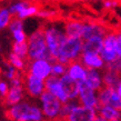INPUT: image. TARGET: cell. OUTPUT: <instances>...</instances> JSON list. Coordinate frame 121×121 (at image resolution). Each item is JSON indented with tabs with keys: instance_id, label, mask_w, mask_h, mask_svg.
<instances>
[{
	"instance_id": "6da1fadb",
	"label": "cell",
	"mask_w": 121,
	"mask_h": 121,
	"mask_svg": "<svg viewBox=\"0 0 121 121\" xmlns=\"http://www.w3.org/2000/svg\"><path fill=\"white\" fill-rule=\"evenodd\" d=\"M8 118L12 121H43L44 114L40 106L29 101H23L9 107Z\"/></svg>"
},
{
	"instance_id": "7a4b0ae2",
	"label": "cell",
	"mask_w": 121,
	"mask_h": 121,
	"mask_svg": "<svg viewBox=\"0 0 121 121\" xmlns=\"http://www.w3.org/2000/svg\"><path fill=\"white\" fill-rule=\"evenodd\" d=\"M28 44H29V53H28L29 60L47 59L51 63L57 62L56 58L51 55L47 46L43 29H38L33 31L28 37Z\"/></svg>"
},
{
	"instance_id": "3957f363",
	"label": "cell",
	"mask_w": 121,
	"mask_h": 121,
	"mask_svg": "<svg viewBox=\"0 0 121 121\" xmlns=\"http://www.w3.org/2000/svg\"><path fill=\"white\" fill-rule=\"evenodd\" d=\"M82 52H83V39L78 37H68L56 59L58 62L65 63L68 66L72 61L80 60Z\"/></svg>"
},
{
	"instance_id": "277c9868",
	"label": "cell",
	"mask_w": 121,
	"mask_h": 121,
	"mask_svg": "<svg viewBox=\"0 0 121 121\" xmlns=\"http://www.w3.org/2000/svg\"><path fill=\"white\" fill-rule=\"evenodd\" d=\"M43 31L48 48L51 52V55L55 58H57L62 44L66 42L67 38H68L66 31H65V28L62 29L57 26H48L43 29Z\"/></svg>"
},
{
	"instance_id": "5b68a950",
	"label": "cell",
	"mask_w": 121,
	"mask_h": 121,
	"mask_svg": "<svg viewBox=\"0 0 121 121\" xmlns=\"http://www.w3.org/2000/svg\"><path fill=\"white\" fill-rule=\"evenodd\" d=\"M39 102H40V107L46 119L56 120V119L60 118V112H61V108H62L63 103L56 95H52L51 92L46 90L40 95Z\"/></svg>"
},
{
	"instance_id": "8992f818",
	"label": "cell",
	"mask_w": 121,
	"mask_h": 121,
	"mask_svg": "<svg viewBox=\"0 0 121 121\" xmlns=\"http://www.w3.org/2000/svg\"><path fill=\"white\" fill-rule=\"evenodd\" d=\"M78 99L82 106L88 107V108L98 109L100 106L98 91L90 88L86 83V81L79 82V98Z\"/></svg>"
},
{
	"instance_id": "52a82bcc",
	"label": "cell",
	"mask_w": 121,
	"mask_h": 121,
	"mask_svg": "<svg viewBox=\"0 0 121 121\" xmlns=\"http://www.w3.org/2000/svg\"><path fill=\"white\" fill-rule=\"evenodd\" d=\"M100 55L106 62V66L119 58L117 51V32H108L103 40Z\"/></svg>"
},
{
	"instance_id": "ba28073f",
	"label": "cell",
	"mask_w": 121,
	"mask_h": 121,
	"mask_svg": "<svg viewBox=\"0 0 121 121\" xmlns=\"http://www.w3.org/2000/svg\"><path fill=\"white\" fill-rule=\"evenodd\" d=\"M100 106H110L118 110H121V95L118 93L116 88L103 87L98 91Z\"/></svg>"
},
{
	"instance_id": "9c48e42d",
	"label": "cell",
	"mask_w": 121,
	"mask_h": 121,
	"mask_svg": "<svg viewBox=\"0 0 121 121\" xmlns=\"http://www.w3.org/2000/svg\"><path fill=\"white\" fill-rule=\"evenodd\" d=\"M28 72L40 79H48L52 74V63L47 59L30 60Z\"/></svg>"
},
{
	"instance_id": "30bf717a",
	"label": "cell",
	"mask_w": 121,
	"mask_h": 121,
	"mask_svg": "<svg viewBox=\"0 0 121 121\" xmlns=\"http://www.w3.org/2000/svg\"><path fill=\"white\" fill-rule=\"evenodd\" d=\"M25 90L31 98H40V95L46 91V80L28 72L25 79Z\"/></svg>"
},
{
	"instance_id": "8fae6325",
	"label": "cell",
	"mask_w": 121,
	"mask_h": 121,
	"mask_svg": "<svg viewBox=\"0 0 121 121\" xmlns=\"http://www.w3.org/2000/svg\"><path fill=\"white\" fill-rule=\"evenodd\" d=\"M46 90L56 95L62 103H66L70 100L69 95L60 81V77H56L51 74L48 79H46Z\"/></svg>"
},
{
	"instance_id": "7c38bea8",
	"label": "cell",
	"mask_w": 121,
	"mask_h": 121,
	"mask_svg": "<svg viewBox=\"0 0 121 121\" xmlns=\"http://www.w3.org/2000/svg\"><path fill=\"white\" fill-rule=\"evenodd\" d=\"M97 116H98L97 109H92L80 104L69 116H67L65 121H93Z\"/></svg>"
},
{
	"instance_id": "4fadbf2b",
	"label": "cell",
	"mask_w": 121,
	"mask_h": 121,
	"mask_svg": "<svg viewBox=\"0 0 121 121\" xmlns=\"http://www.w3.org/2000/svg\"><path fill=\"white\" fill-rule=\"evenodd\" d=\"M80 61L88 69L102 70L106 68V62L102 59L101 55L95 53V52H82L80 57Z\"/></svg>"
},
{
	"instance_id": "5bb4252c",
	"label": "cell",
	"mask_w": 121,
	"mask_h": 121,
	"mask_svg": "<svg viewBox=\"0 0 121 121\" xmlns=\"http://www.w3.org/2000/svg\"><path fill=\"white\" fill-rule=\"evenodd\" d=\"M88 70L89 69L80 60H77V61H72L68 65L67 73L77 82H81V81H86L87 76H88Z\"/></svg>"
},
{
	"instance_id": "9a60e30c",
	"label": "cell",
	"mask_w": 121,
	"mask_h": 121,
	"mask_svg": "<svg viewBox=\"0 0 121 121\" xmlns=\"http://www.w3.org/2000/svg\"><path fill=\"white\" fill-rule=\"evenodd\" d=\"M108 33V30L103 26L95 23V22H86L83 27V33H82V39H91L95 37H106Z\"/></svg>"
},
{
	"instance_id": "2e32d148",
	"label": "cell",
	"mask_w": 121,
	"mask_h": 121,
	"mask_svg": "<svg viewBox=\"0 0 121 121\" xmlns=\"http://www.w3.org/2000/svg\"><path fill=\"white\" fill-rule=\"evenodd\" d=\"M60 81H61L63 88H65V90L69 95L70 100L79 98V82L73 80L68 73H65L63 76H61Z\"/></svg>"
},
{
	"instance_id": "e0dca14e",
	"label": "cell",
	"mask_w": 121,
	"mask_h": 121,
	"mask_svg": "<svg viewBox=\"0 0 121 121\" xmlns=\"http://www.w3.org/2000/svg\"><path fill=\"white\" fill-rule=\"evenodd\" d=\"M86 83L88 84L90 88L99 91L100 89H102L104 87L103 73H101V71L98 69H89L88 76L86 79Z\"/></svg>"
},
{
	"instance_id": "ac0fdd59",
	"label": "cell",
	"mask_w": 121,
	"mask_h": 121,
	"mask_svg": "<svg viewBox=\"0 0 121 121\" xmlns=\"http://www.w3.org/2000/svg\"><path fill=\"white\" fill-rule=\"evenodd\" d=\"M23 95H25L23 86H20V87H11L10 86V89H9L7 95L4 97L6 98V104L8 107H11L21 102L23 100Z\"/></svg>"
},
{
	"instance_id": "d6986e66",
	"label": "cell",
	"mask_w": 121,
	"mask_h": 121,
	"mask_svg": "<svg viewBox=\"0 0 121 121\" xmlns=\"http://www.w3.org/2000/svg\"><path fill=\"white\" fill-rule=\"evenodd\" d=\"M83 27H84V22L72 20V21L67 22L66 25H65V31H66L68 37L82 38Z\"/></svg>"
},
{
	"instance_id": "ffe728a7",
	"label": "cell",
	"mask_w": 121,
	"mask_h": 121,
	"mask_svg": "<svg viewBox=\"0 0 121 121\" xmlns=\"http://www.w3.org/2000/svg\"><path fill=\"white\" fill-rule=\"evenodd\" d=\"M104 37H95L83 40V52H95L100 53L103 46Z\"/></svg>"
},
{
	"instance_id": "44dd1931",
	"label": "cell",
	"mask_w": 121,
	"mask_h": 121,
	"mask_svg": "<svg viewBox=\"0 0 121 121\" xmlns=\"http://www.w3.org/2000/svg\"><path fill=\"white\" fill-rule=\"evenodd\" d=\"M97 110H98V116L104 118L108 121L114 120V119H121V110H118L113 107L99 106Z\"/></svg>"
},
{
	"instance_id": "7402d4cb",
	"label": "cell",
	"mask_w": 121,
	"mask_h": 121,
	"mask_svg": "<svg viewBox=\"0 0 121 121\" xmlns=\"http://www.w3.org/2000/svg\"><path fill=\"white\" fill-rule=\"evenodd\" d=\"M121 79V74L114 70L107 69L103 72V82L106 87H111V88H116L117 84Z\"/></svg>"
},
{
	"instance_id": "603a6c76",
	"label": "cell",
	"mask_w": 121,
	"mask_h": 121,
	"mask_svg": "<svg viewBox=\"0 0 121 121\" xmlns=\"http://www.w3.org/2000/svg\"><path fill=\"white\" fill-rule=\"evenodd\" d=\"M8 63H10L11 66L16 67L18 69V71H23V70L26 69V66H27L26 59L17 56L15 52H12V51L8 55Z\"/></svg>"
},
{
	"instance_id": "cb8c5ba5",
	"label": "cell",
	"mask_w": 121,
	"mask_h": 121,
	"mask_svg": "<svg viewBox=\"0 0 121 121\" xmlns=\"http://www.w3.org/2000/svg\"><path fill=\"white\" fill-rule=\"evenodd\" d=\"M81 103L79 101V99H73V100H69L68 102L63 103L62 108H61V112H60V119H66L67 116H69L72 111L77 108L78 106H80Z\"/></svg>"
},
{
	"instance_id": "d4e9b609",
	"label": "cell",
	"mask_w": 121,
	"mask_h": 121,
	"mask_svg": "<svg viewBox=\"0 0 121 121\" xmlns=\"http://www.w3.org/2000/svg\"><path fill=\"white\" fill-rule=\"evenodd\" d=\"M12 52H15L17 56L23 59L28 58V53H29L28 40L25 41V42H15V44L12 46Z\"/></svg>"
},
{
	"instance_id": "484cf974",
	"label": "cell",
	"mask_w": 121,
	"mask_h": 121,
	"mask_svg": "<svg viewBox=\"0 0 121 121\" xmlns=\"http://www.w3.org/2000/svg\"><path fill=\"white\" fill-rule=\"evenodd\" d=\"M11 20H12V15L9 8H1L0 9V30H4L7 27H9Z\"/></svg>"
},
{
	"instance_id": "4316f807",
	"label": "cell",
	"mask_w": 121,
	"mask_h": 121,
	"mask_svg": "<svg viewBox=\"0 0 121 121\" xmlns=\"http://www.w3.org/2000/svg\"><path fill=\"white\" fill-rule=\"evenodd\" d=\"M39 10H40V9L38 8V6H36V4H29V6H28L27 8H25L21 12H19L16 17L19 18V19L25 20V19H27V18L33 17V16H37V13H38V11Z\"/></svg>"
},
{
	"instance_id": "83f0119b",
	"label": "cell",
	"mask_w": 121,
	"mask_h": 121,
	"mask_svg": "<svg viewBox=\"0 0 121 121\" xmlns=\"http://www.w3.org/2000/svg\"><path fill=\"white\" fill-rule=\"evenodd\" d=\"M29 2L28 1H18V2H15L9 6V10H10L11 15L12 16H17L19 12H21L25 8H27L29 6Z\"/></svg>"
},
{
	"instance_id": "f1b7e54d",
	"label": "cell",
	"mask_w": 121,
	"mask_h": 121,
	"mask_svg": "<svg viewBox=\"0 0 121 121\" xmlns=\"http://www.w3.org/2000/svg\"><path fill=\"white\" fill-rule=\"evenodd\" d=\"M67 70H68V66L65 63L58 62V61L52 63V76L61 77L65 73H67Z\"/></svg>"
},
{
	"instance_id": "f546056e",
	"label": "cell",
	"mask_w": 121,
	"mask_h": 121,
	"mask_svg": "<svg viewBox=\"0 0 121 121\" xmlns=\"http://www.w3.org/2000/svg\"><path fill=\"white\" fill-rule=\"evenodd\" d=\"M23 27H25V25H23V20L22 19H19V18H13L12 20H11L10 25H9V30H10V32H15V31H17V30H21L23 29Z\"/></svg>"
},
{
	"instance_id": "4dcf8cb0",
	"label": "cell",
	"mask_w": 121,
	"mask_h": 121,
	"mask_svg": "<svg viewBox=\"0 0 121 121\" xmlns=\"http://www.w3.org/2000/svg\"><path fill=\"white\" fill-rule=\"evenodd\" d=\"M12 38H13V41L15 42H25V41L28 40V37H27V33L25 32V30H17L15 32H12Z\"/></svg>"
},
{
	"instance_id": "1f68e13d",
	"label": "cell",
	"mask_w": 121,
	"mask_h": 121,
	"mask_svg": "<svg viewBox=\"0 0 121 121\" xmlns=\"http://www.w3.org/2000/svg\"><path fill=\"white\" fill-rule=\"evenodd\" d=\"M17 72H18V69H17L16 67L11 66L10 63H9V65H8V67H7V71H6L4 76H6V78H7L8 80L10 81V80H12L13 78L18 77V76H17Z\"/></svg>"
},
{
	"instance_id": "d6a6232c",
	"label": "cell",
	"mask_w": 121,
	"mask_h": 121,
	"mask_svg": "<svg viewBox=\"0 0 121 121\" xmlns=\"http://www.w3.org/2000/svg\"><path fill=\"white\" fill-rule=\"evenodd\" d=\"M106 69H111V70H114V71H117L119 73L121 74V58L119 57L118 59H116L113 62L109 63V65H107L106 66Z\"/></svg>"
},
{
	"instance_id": "836d02e7",
	"label": "cell",
	"mask_w": 121,
	"mask_h": 121,
	"mask_svg": "<svg viewBox=\"0 0 121 121\" xmlns=\"http://www.w3.org/2000/svg\"><path fill=\"white\" fill-rule=\"evenodd\" d=\"M56 15V11H51V10H47V9H40L38 11L37 13V17L39 18H42V19H49L53 17Z\"/></svg>"
},
{
	"instance_id": "e575fe53",
	"label": "cell",
	"mask_w": 121,
	"mask_h": 121,
	"mask_svg": "<svg viewBox=\"0 0 121 121\" xmlns=\"http://www.w3.org/2000/svg\"><path fill=\"white\" fill-rule=\"evenodd\" d=\"M9 89H10V83H8L7 81L4 80L0 81V95L6 97L8 91H9Z\"/></svg>"
},
{
	"instance_id": "d590c367",
	"label": "cell",
	"mask_w": 121,
	"mask_h": 121,
	"mask_svg": "<svg viewBox=\"0 0 121 121\" xmlns=\"http://www.w3.org/2000/svg\"><path fill=\"white\" fill-rule=\"evenodd\" d=\"M118 1L117 0H104L103 1V8L106 9H113V8L118 7Z\"/></svg>"
},
{
	"instance_id": "8d00e7d4",
	"label": "cell",
	"mask_w": 121,
	"mask_h": 121,
	"mask_svg": "<svg viewBox=\"0 0 121 121\" xmlns=\"http://www.w3.org/2000/svg\"><path fill=\"white\" fill-rule=\"evenodd\" d=\"M9 83H10L11 87H20V86H23V82H22V80L19 77L13 78L12 80L9 81Z\"/></svg>"
},
{
	"instance_id": "74e56055",
	"label": "cell",
	"mask_w": 121,
	"mask_h": 121,
	"mask_svg": "<svg viewBox=\"0 0 121 121\" xmlns=\"http://www.w3.org/2000/svg\"><path fill=\"white\" fill-rule=\"evenodd\" d=\"M117 51L118 56L121 58V31L117 32Z\"/></svg>"
},
{
	"instance_id": "f35d334b",
	"label": "cell",
	"mask_w": 121,
	"mask_h": 121,
	"mask_svg": "<svg viewBox=\"0 0 121 121\" xmlns=\"http://www.w3.org/2000/svg\"><path fill=\"white\" fill-rule=\"evenodd\" d=\"M116 90H117L118 93L121 95V79H120V81H119V83L117 84V87H116Z\"/></svg>"
},
{
	"instance_id": "ab89813d",
	"label": "cell",
	"mask_w": 121,
	"mask_h": 121,
	"mask_svg": "<svg viewBox=\"0 0 121 121\" xmlns=\"http://www.w3.org/2000/svg\"><path fill=\"white\" fill-rule=\"evenodd\" d=\"M93 121H108V120H106L104 118L100 117V116H97V117H95V119Z\"/></svg>"
},
{
	"instance_id": "60d3db41",
	"label": "cell",
	"mask_w": 121,
	"mask_h": 121,
	"mask_svg": "<svg viewBox=\"0 0 121 121\" xmlns=\"http://www.w3.org/2000/svg\"><path fill=\"white\" fill-rule=\"evenodd\" d=\"M111 121H121V119H114V120H111Z\"/></svg>"
},
{
	"instance_id": "b9f144b4",
	"label": "cell",
	"mask_w": 121,
	"mask_h": 121,
	"mask_svg": "<svg viewBox=\"0 0 121 121\" xmlns=\"http://www.w3.org/2000/svg\"><path fill=\"white\" fill-rule=\"evenodd\" d=\"M0 72H1V69H0Z\"/></svg>"
}]
</instances>
